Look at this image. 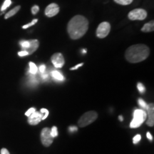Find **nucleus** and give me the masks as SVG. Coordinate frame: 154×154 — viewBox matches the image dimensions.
Listing matches in <instances>:
<instances>
[{
  "label": "nucleus",
  "mask_w": 154,
  "mask_h": 154,
  "mask_svg": "<svg viewBox=\"0 0 154 154\" xmlns=\"http://www.w3.org/2000/svg\"><path fill=\"white\" fill-rule=\"evenodd\" d=\"M154 30V22L151 21V22L146 23L143 25V27L141 28V31L143 32H151Z\"/></svg>",
  "instance_id": "obj_13"
},
{
  "label": "nucleus",
  "mask_w": 154,
  "mask_h": 154,
  "mask_svg": "<svg viewBox=\"0 0 154 154\" xmlns=\"http://www.w3.org/2000/svg\"><path fill=\"white\" fill-rule=\"evenodd\" d=\"M41 113H44V115L43 116V117H42V120H44V119H45L48 116H49V111L46 109H42Z\"/></svg>",
  "instance_id": "obj_25"
},
{
  "label": "nucleus",
  "mask_w": 154,
  "mask_h": 154,
  "mask_svg": "<svg viewBox=\"0 0 154 154\" xmlns=\"http://www.w3.org/2000/svg\"><path fill=\"white\" fill-rule=\"evenodd\" d=\"M78 130V128H77L76 126H70L69 128V131L71 132H74V131H76Z\"/></svg>",
  "instance_id": "obj_30"
},
{
  "label": "nucleus",
  "mask_w": 154,
  "mask_h": 154,
  "mask_svg": "<svg viewBox=\"0 0 154 154\" xmlns=\"http://www.w3.org/2000/svg\"><path fill=\"white\" fill-rule=\"evenodd\" d=\"M11 5V0H5V2L3 3L2 6L1 7V11H5L6 9H7Z\"/></svg>",
  "instance_id": "obj_19"
},
{
  "label": "nucleus",
  "mask_w": 154,
  "mask_h": 154,
  "mask_svg": "<svg viewBox=\"0 0 154 154\" xmlns=\"http://www.w3.org/2000/svg\"><path fill=\"white\" fill-rule=\"evenodd\" d=\"M98 117V113L96 111H88L83 114L78 121V125L80 127H85L92 124Z\"/></svg>",
  "instance_id": "obj_4"
},
{
  "label": "nucleus",
  "mask_w": 154,
  "mask_h": 154,
  "mask_svg": "<svg viewBox=\"0 0 154 154\" xmlns=\"http://www.w3.org/2000/svg\"><path fill=\"white\" fill-rule=\"evenodd\" d=\"M137 88H138V91H139L140 94H143L146 91L145 86H144L143 84H141V83H138L137 84Z\"/></svg>",
  "instance_id": "obj_20"
},
{
  "label": "nucleus",
  "mask_w": 154,
  "mask_h": 154,
  "mask_svg": "<svg viewBox=\"0 0 154 154\" xmlns=\"http://www.w3.org/2000/svg\"><path fill=\"white\" fill-rule=\"evenodd\" d=\"M36 111V109H35V108H30L29 109V110L26 111V113H25V115L26 116H29L30 115H32V113H34Z\"/></svg>",
  "instance_id": "obj_27"
},
{
  "label": "nucleus",
  "mask_w": 154,
  "mask_h": 154,
  "mask_svg": "<svg viewBox=\"0 0 154 154\" xmlns=\"http://www.w3.org/2000/svg\"><path fill=\"white\" fill-rule=\"evenodd\" d=\"M147 17V12L143 9H136L131 11L128 14V19L131 20H143Z\"/></svg>",
  "instance_id": "obj_6"
},
{
  "label": "nucleus",
  "mask_w": 154,
  "mask_h": 154,
  "mask_svg": "<svg viewBox=\"0 0 154 154\" xmlns=\"http://www.w3.org/2000/svg\"><path fill=\"white\" fill-rule=\"evenodd\" d=\"M1 154H9V152L7 149H2L1 150Z\"/></svg>",
  "instance_id": "obj_33"
},
{
  "label": "nucleus",
  "mask_w": 154,
  "mask_h": 154,
  "mask_svg": "<svg viewBox=\"0 0 154 154\" xmlns=\"http://www.w3.org/2000/svg\"><path fill=\"white\" fill-rule=\"evenodd\" d=\"M88 29V21L85 17L76 15L69 21L67 32L72 39L76 40L85 35Z\"/></svg>",
  "instance_id": "obj_1"
},
{
  "label": "nucleus",
  "mask_w": 154,
  "mask_h": 154,
  "mask_svg": "<svg viewBox=\"0 0 154 154\" xmlns=\"http://www.w3.org/2000/svg\"><path fill=\"white\" fill-rule=\"evenodd\" d=\"M19 44H20L21 47L22 48L23 50H25L27 48L29 47V41H26V40H22V41H21L19 42Z\"/></svg>",
  "instance_id": "obj_18"
},
{
  "label": "nucleus",
  "mask_w": 154,
  "mask_h": 154,
  "mask_svg": "<svg viewBox=\"0 0 154 154\" xmlns=\"http://www.w3.org/2000/svg\"><path fill=\"white\" fill-rule=\"evenodd\" d=\"M37 22H38V19H34V20H32V22L29 23V24H26V25H24V26H23L22 28H23V29H27V28H29V27H30V26H33V25L35 24Z\"/></svg>",
  "instance_id": "obj_22"
},
{
  "label": "nucleus",
  "mask_w": 154,
  "mask_h": 154,
  "mask_svg": "<svg viewBox=\"0 0 154 154\" xmlns=\"http://www.w3.org/2000/svg\"><path fill=\"white\" fill-rule=\"evenodd\" d=\"M82 52H84V54L86 53V49H84V50H83V51H82Z\"/></svg>",
  "instance_id": "obj_36"
},
{
  "label": "nucleus",
  "mask_w": 154,
  "mask_h": 154,
  "mask_svg": "<svg viewBox=\"0 0 154 154\" xmlns=\"http://www.w3.org/2000/svg\"><path fill=\"white\" fill-rule=\"evenodd\" d=\"M147 114L143 109H136L134 112V119L130 124L131 128H138L145 121Z\"/></svg>",
  "instance_id": "obj_3"
},
{
  "label": "nucleus",
  "mask_w": 154,
  "mask_h": 154,
  "mask_svg": "<svg viewBox=\"0 0 154 154\" xmlns=\"http://www.w3.org/2000/svg\"><path fill=\"white\" fill-rule=\"evenodd\" d=\"M54 138L51 135V129L49 128H44L41 133L42 143L46 147H49L53 143Z\"/></svg>",
  "instance_id": "obj_7"
},
{
  "label": "nucleus",
  "mask_w": 154,
  "mask_h": 154,
  "mask_svg": "<svg viewBox=\"0 0 154 154\" xmlns=\"http://www.w3.org/2000/svg\"><path fill=\"white\" fill-rule=\"evenodd\" d=\"M39 11V7L37 5H34L32 8V13L33 14H36Z\"/></svg>",
  "instance_id": "obj_26"
},
{
  "label": "nucleus",
  "mask_w": 154,
  "mask_h": 154,
  "mask_svg": "<svg viewBox=\"0 0 154 154\" xmlns=\"http://www.w3.org/2000/svg\"><path fill=\"white\" fill-rule=\"evenodd\" d=\"M48 77H49V74H48L47 73L44 72L42 74V78L43 80H47L48 79Z\"/></svg>",
  "instance_id": "obj_31"
},
{
  "label": "nucleus",
  "mask_w": 154,
  "mask_h": 154,
  "mask_svg": "<svg viewBox=\"0 0 154 154\" xmlns=\"http://www.w3.org/2000/svg\"><path fill=\"white\" fill-rule=\"evenodd\" d=\"M38 69L36 64L33 62H29V73L31 74L34 75L37 73Z\"/></svg>",
  "instance_id": "obj_16"
},
{
  "label": "nucleus",
  "mask_w": 154,
  "mask_h": 154,
  "mask_svg": "<svg viewBox=\"0 0 154 154\" xmlns=\"http://www.w3.org/2000/svg\"><path fill=\"white\" fill-rule=\"evenodd\" d=\"M119 119H120L121 121H122L123 120H124V118H123V117L121 116H119Z\"/></svg>",
  "instance_id": "obj_35"
},
{
  "label": "nucleus",
  "mask_w": 154,
  "mask_h": 154,
  "mask_svg": "<svg viewBox=\"0 0 154 154\" xmlns=\"http://www.w3.org/2000/svg\"><path fill=\"white\" fill-rule=\"evenodd\" d=\"M51 76L55 80L59 81V82H63L65 79L64 76H63L61 72H58V71H52L51 72Z\"/></svg>",
  "instance_id": "obj_14"
},
{
  "label": "nucleus",
  "mask_w": 154,
  "mask_h": 154,
  "mask_svg": "<svg viewBox=\"0 0 154 154\" xmlns=\"http://www.w3.org/2000/svg\"><path fill=\"white\" fill-rule=\"evenodd\" d=\"M39 71H40V72L42 73H44V72H45V71H46V66L44 64H42V65H40V66H39Z\"/></svg>",
  "instance_id": "obj_29"
},
{
  "label": "nucleus",
  "mask_w": 154,
  "mask_h": 154,
  "mask_svg": "<svg viewBox=\"0 0 154 154\" xmlns=\"http://www.w3.org/2000/svg\"><path fill=\"white\" fill-rule=\"evenodd\" d=\"M59 12V7L57 4L52 3L48 5L45 9V14L47 17H53Z\"/></svg>",
  "instance_id": "obj_9"
},
{
  "label": "nucleus",
  "mask_w": 154,
  "mask_h": 154,
  "mask_svg": "<svg viewBox=\"0 0 154 154\" xmlns=\"http://www.w3.org/2000/svg\"><path fill=\"white\" fill-rule=\"evenodd\" d=\"M111 31V25L109 22H103L101 23L96 29V36L100 38H103L109 35Z\"/></svg>",
  "instance_id": "obj_5"
},
{
  "label": "nucleus",
  "mask_w": 154,
  "mask_h": 154,
  "mask_svg": "<svg viewBox=\"0 0 154 154\" xmlns=\"http://www.w3.org/2000/svg\"><path fill=\"white\" fill-rule=\"evenodd\" d=\"M150 49L145 44H135L126 49L125 57L130 63H139L147 59Z\"/></svg>",
  "instance_id": "obj_2"
},
{
  "label": "nucleus",
  "mask_w": 154,
  "mask_h": 154,
  "mask_svg": "<svg viewBox=\"0 0 154 154\" xmlns=\"http://www.w3.org/2000/svg\"><path fill=\"white\" fill-rule=\"evenodd\" d=\"M42 117H43V115H42V113L36 112L35 111L29 116L28 123L30 125H32V126L37 125L40 121H42Z\"/></svg>",
  "instance_id": "obj_11"
},
{
  "label": "nucleus",
  "mask_w": 154,
  "mask_h": 154,
  "mask_svg": "<svg viewBox=\"0 0 154 154\" xmlns=\"http://www.w3.org/2000/svg\"><path fill=\"white\" fill-rule=\"evenodd\" d=\"M140 139H141V136L139 134L136 135V136H135L134 138H133V142H134V144H136L137 143H138V141H140Z\"/></svg>",
  "instance_id": "obj_24"
},
{
  "label": "nucleus",
  "mask_w": 154,
  "mask_h": 154,
  "mask_svg": "<svg viewBox=\"0 0 154 154\" xmlns=\"http://www.w3.org/2000/svg\"><path fill=\"white\" fill-rule=\"evenodd\" d=\"M83 65H84V63H79V64H77L76 66H75L74 67H72V68H71L70 69L71 70H75V69H77L79 68L80 66H82Z\"/></svg>",
  "instance_id": "obj_32"
},
{
  "label": "nucleus",
  "mask_w": 154,
  "mask_h": 154,
  "mask_svg": "<svg viewBox=\"0 0 154 154\" xmlns=\"http://www.w3.org/2000/svg\"><path fill=\"white\" fill-rule=\"evenodd\" d=\"M146 136H147L148 139H149L150 140H153V136H152V135L150 134L149 132H147V134H146Z\"/></svg>",
  "instance_id": "obj_34"
},
{
  "label": "nucleus",
  "mask_w": 154,
  "mask_h": 154,
  "mask_svg": "<svg viewBox=\"0 0 154 154\" xmlns=\"http://www.w3.org/2000/svg\"><path fill=\"white\" fill-rule=\"evenodd\" d=\"M116 3L121 5H128L133 2L134 0H113Z\"/></svg>",
  "instance_id": "obj_17"
},
{
  "label": "nucleus",
  "mask_w": 154,
  "mask_h": 154,
  "mask_svg": "<svg viewBox=\"0 0 154 154\" xmlns=\"http://www.w3.org/2000/svg\"><path fill=\"white\" fill-rule=\"evenodd\" d=\"M138 104H139V106L142 108V109H146V107H147V104H146V103L143 101V99H139L138 100Z\"/></svg>",
  "instance_id": "obj_23"
},
{
  "label": "nucleus",
  "mask_w": 154,
  "mask_h": 154,
  "mask_svg": "<svg viewBox=\"0 0 154 154\" xmlns=\"http://www.w3.org/2000/svg\"><path fill=\"white\" fill-rule=\"evenodd\" d=\"M148 113V120L146 121V124L149 126H153L154 124V106L153 103H149L146 107Z\"/></svg>",
  "instance_id": "obj_10"
},
{
  "label": "nucleus",
  "mask_w": 154,
  "mask_h": 154,
  "mask_svg": "<svg viewBox=\"0 0 154 154\" xmlns=\"http://www.w3.org/2000/svg\"><path fill=\"white\" fill-rule=\"evenodd\" d=\"M29 47L25 49L24 51H26L29 54V55L33 54L34 51H36L39 46V42L37 39H31L29 40Z\"/></svg>",
  "instance_id": "obj_12"
},
{
  "label": "nucleus",
  "mask_w": 154,
  "mask_h": 154,
  "mask_svg": "<svg viewBox=\"0 0 154 154\" xmlns=\"http://www.w3.org/2000/svg\"><path fill=\"white\" fill-rule=\"evenodd\" d=\"M51 135L53 138L57 137L58 136V129L57 126H53L51 129Z\"/></svg>",
  "instance_id": "obj_21"
},
{
  "label": "nucleus",
  "mask_w": 154,
  "mask_h": 154,
  "mask_svg": "<svg viewBox=\"0 0 154 154\" xmlns=\"http://www.w3.org/2000/svg\"><path fill=\"white\" fill-rule=\"evenodd\" d=\"M51 62L56 68H61L64 65V58L61 53H56L51 58Z\"/></svg>",
  "instance_id": "obj_8"
},
{
  "label": "nucleus",
  "mask_w": 154,
  "mask_h": 154,
  "mask_svg": "<svg viewBox=\"0 0 154 154\" xmlns=\"http://www.w3.org/2000/svg\"><path fill=\"white\" fill-rule=\"evenodd\" d=\"M18 55L19 57H25V56H27L29 55L28 52L26 51H24V50H22V51H19L18 53Z\"/></svg>",
  "instance_id": "obj_28"
},
{
  "label": "nucleus",
  "mask_w": 154,
  "mask_h": 154,
  "mask_svg": "<svg viewBox=\"0 0 154 154\" xmlns=\"http://www.w3.org/2000/svg\"><path fill=\"white\" fill-rule=\"evenodd\" d=\"M19 9H20V6H17V7H14V9H11V11H9L8 13H7V14H5V18L7 19H9V17H11L14 16V14H16L17 12H18Z\"/></svg>",
  "instance_id": "obj_15"
}]
</instances>
